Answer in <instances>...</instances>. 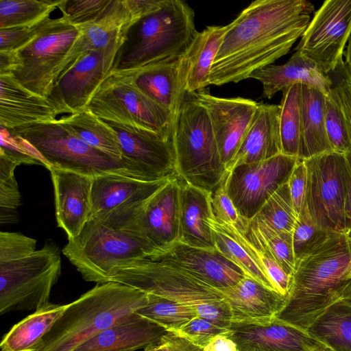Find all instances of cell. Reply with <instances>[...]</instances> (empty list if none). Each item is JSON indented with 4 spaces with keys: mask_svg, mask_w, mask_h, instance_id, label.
<instances>
[{
    "mask_svg": "<svg viewBox=\"0 0 351 351\" xmlns=\"http://www.w3.org/2000/svg\"><path fill=\"white\" fill-rule=\"evenodd\" d=\"M314 11L306 0H256L230 24L213 63L210 85L250 78L287 54Z\"/></svg>",
    "mask_w": 351,
    "mask_h": 351,
    "instance_id": "6da1fadb",
    "label": "cell"
},
{
    "mask_svg": "<svg viewBox=\"0 0 351 351\" xmlns=\"http://www.w3.org/2000/svg\"><path fill=\"white\" fill-rule=\"evenodd\" d=\"M351 279V238L336 233L295 265L286 302L276 318L306 330L340 298Z\"/></svg>",
    "mask_w": 351,
    "mask_h": 351,
    "instance_id": "7a4b0ae2",
    "label": "cell"
},
{
    "mask_svg": "<svg viewBox=\"0 0 351 351\" xmlns=\"http://www.w3.org/2000/svg\"><path fill=\"white\" fill-rule=\"evenodd\" d=\"M147 302V293L123 283L97 284L69 304L44 337L38 351H73L136 312Z\"/></svg>",
    "mask_w": 351,
    "mask_h": 351,
    "instance_id": "3957f363",
    "label": "cell"
},
{
    "mask_svg": "<svg viewBox=\"0 0 351 351\" xmlns=\"http://www.w3.org/2000/svg\"><path fill=\"white\" fill-rule=\"evenodd\" d=\"M197 33L192 8L184 1L165 0L130 28L112 69L136 70L182 56Z\"/></svg>",
    "mask_w": 351,
    "mask_h": 351,
    "instance_id": "277c9868",
    "label": "cell"
},
{
    "mask_svg": "<svg viewBox=\"0 0 351 351\" xmlns=\"http://www.w3.org/2000/svg\"><path fill=\"white\" fill-rule=\"evenodd\" d=\"M171 138L179 177L208 193L224 182L228 171L208 112L189 94L173 119Z\"/></svg>",
    "mask_w": 351,
    "mask_h": 351,
    "instance_id": "5b68a950",
    "label": "cell"
},
{
    "mask_svg": "<svg viewBox=\"0 0 351 351\" xmlns=\"http://www.w3.org/2000/svg\"><path fill=\"white\" fill-rule=\"evenodd\" d=\"M8 130L30 145L47 169L52 167L92 178L116 173L149 181L129 161L112 158L87 145L60 119Z\"/></svg>",
    "mask_w": 351,
    "mask_h": 351,
    "instance_id": "8992f818",
    "label": "cell"
},
{
    "mask_svg": "<svg viewBox=\"0 0 351 351\" xmlns=\"http://www.w3.org/2000/svg\"><path fill=\"white\" fill-rule=\"evenodd\" d=\"M62 252L86 281L97 284L110 282L114 268L156 253L141 237L99 219L88 220Z\"/></svg>",
    "mask_w": 351,
    "mask_h": 351,
    "instance_id": "52a82bcc",
    "label": "cell"
},
{
    "mask_svg": "<svg viewBox=\"0 0 351 351\" xmlns=\"http://www.w3.org/2000/svg\"><path fill=\"white\" fill-rule=\"evenodd\" d=\"M110 282L191 306L199 317L210 304L225 299L220 290L199 280L162 253L114 268Z\"/></svg>",
    "mask_w": 351,
    "mask_h": 351,
    "instance_id": "ba28073f",
    "label": "cell"
},
{
    "mask_svg": "<svg viewBox=\"0 0 351 351\" xmlns=\"http://www.w3.org/2000/svg\"><path fill=\"white\" fill-rule=\"evenodd\" d=\"M88 108L104 121L141 128L171 138V112L145 94L125 71L112 69Z\"/></svg>",
    "mask_w": 351,
    "mask_h": 351,
    "instance_id": "9c48e42d",
    "label": "cell"
},
{
    "mask_svg": "<svg viewBox=\"0 0 351 351\" xmlns=\"http://www.w3.org/2000/svg\"><path fill=\"white\" fill-rule=\"evenodd\" d=\"M60 274L59 249L50 241L29 256L0 263V314L48 305Z\"/></svg>",
    "mask_w": 351,
    "mask_h": 351,
    "instance_id": "30bf717a",
    "label": "cell"
},
{
    "mask_svg": "<svg viewBox=\"0 0 351 351\" xmlns=\"http://www.w3.org/2000/svg\"><path fill=\"white\" fill-rule=\"evenodd\" d=\"M80 33V28L62 16L48 18L28 43L14 51L11 75L29 91L47 99L57 71Z\"/></svg>",
    "mask_w": 351,
    "mask_h": 351,
    "instance_id": "8fae6325",
    "label": "cell"
},
{
    "mask_svg": "<svg viewBox=\"0 0 351 351\" xmlns=\"http://www.w3.org/2000/svg\"><path fill=\"white\" fill-rule=\"evenodd\" d=\"M96 219L141 237L156 250V254L164 252L179 239V177L169 180L147 200L122 206Z\"/></svg>",
    "mask_w": 351,
    "mask_h": 351,
    "instance_id": "7c38bea8",
    "label": "cell"
},
{
    "mask_svg": "<svg viewBox=\"0 0 351 351\" xmlns=\"http://www.w3.org/2000/svg\"><path fill=\"white\" fill-rule=\"evenodd\" d=\"M306 168V206L321 228L346 234L348 167L345 154L325 152L302 160Z\"/></svg>",
    "mask_w": 351,
    "mask_h": 351,
    "instance_id": "4fadbf2b",
    "label": "cell"
},
{
    "mask_svg": "<svg viewBox=\"0 0 351 351\" xmlns=\"http://www.w3.org/2000/svg\"><path fill=\"white\" fill-rule=\"evenodd\" d=\"M298 160L280 154L230 170L225 187L239 215L252 219L268 199L288 182Z\"/></svg>",
    "mask_w": 351,
    "mask_h": 351,
    "instance_id": "5bb4252c",
    "label": "cell"
},
{
    "mask_svg": "<svg viewBox=\"0 0 351 351\" xmlns=\"http://www.w3.org/2000/svg\"><path fill=\"white\" fill-rule=\"evenodd\" d=\"M351 33V0H327L315 12L295 48L324 73L339 62Z\"/></svg>",
    "mask_w": 351,
    "mask_h": 351,
    "instance_id": "9a60e30c",
    "label": "cell"
},
{
    "mask_svg": "<svg viewBox=\"0 0 351 351\" xmlns=\"http://www.w3.org/2000/svg\"><path fill=\"white\" fill-rule=\"evenodd\" d=\"M139 19L128 0H113L97 20L80 27L79 36L57 71L56 81L90 51H101L116 61L129 30Z\"/></svg>",
    "mask_w": 351,
    "mask_h": 351,
    "instance_id": "2e32d148",
    "label": "cell"
},
{
    "mask_svg": "<svg viewBox=\"0 0 351 351\" xmlns=\"http://www.w3.org/2000/svg\"><path fill=\"white\" fill-rule=\"evenodd\" d=\"M106 121L115 132L123 159L149 181L178 177L171 138L138 127Z\"/></svg>",
    "mask_w": 351,
    "mask_h": 351,
    "instance_id": "e0dca14e",
    "label": "cell"
},
{
    "mask_svg": "<svg viewBox=\"0 0 351 351\" xmlns=\"http://www.w3.org/2000/svg\"><path fill=\"white\" fill-rule=\"evenodd\" d=\"M115 60L98 51H90L56 81L47 99L58 115L74 114L88 106Z\"/></svg>",
    "mask_w": 351,
    "mask_h": 351,
    "instance_id": "ac0fdd59",
    "label": "cell"
},
{
    "mask_svg": "<svg viewBox=\"0 0 351 351\" xmlns=\"http://www.w3.org/2000/svg\"><path fill=\"white\" fill-rule=\"evenodd\" d=\"M190 95L207 110L221 160L228 171L258 104L240 97H215L204 90Z\"/></svg>",
    "mask_w": 351,
    "mask_h": 351,
    "instance_id": "d6986e66",
    "label": "cell"
},
{
    "mask_svg": "<svg viewBox=\"0 0 351 351\" xmlns=\"http://www.w3.org/2000/svg\"><path fill=\"white\" fill-rule=\"evenodd\" d=\"M230 335L240 351H329L306 330L278 320L234 322Z\"/></svg>",
    "mask_w": 351,
    "mask_h": 351,
    "instance_id": "ffe728a7",
    "label": "cell"
},
{
    "mask_svg": "<svg viewBox=\"0 0 351 351\" xmlns=\"http://www.w3.org/2000/svg\"><path fill=\"white\" fill-rule=\"evenodd\" d=\"M54 191L58 226L75 238L88 220L93 178L62 169L49 167Z\"/></svg>",
    "mask_w": 351,
    "mask_h": 351,
    "instance_id": "44dd1931",
    "label": "cell"
},
{
    "mask_svg": "<svg viewBox=\"0 0 351 351\" xmlns=\"http://www.w3.org/2000/svg\"><path fill=\"white\" fill-rule=\"evenodd\" d=\"M169 180L145 181L116 173L94 177L88 220L102 217L122 206L144 202Z\"/></svg>",
    "mask_w": 351,
    "mask_h": 351,
    "instance_id": "7402d4cb",
    "label": "cell"
},
{
    "mask_svg": "<svg viewBox=\"0 0 351 351\" xmlns=\"http://www.w3.org/2000/svg\"><path fill=\"white\" fill-rule=\"evenodd\" d=\"M193 276L219 290L237 285L243 271L216 249L191 247L179 241L162 252Z\"/></svg>",
    "mask_w": 351,
    "mask_h": 351,
    "instance_id": "603a6c76",
    "label": "cell"
},
{
    "mask_svg": "<svg viewBox=\"0 0 351 351\" xmlns=\"http://www.w3.org/2000/svg\"><path fill=\"white\" fill-rule=\"evenodd\" d=\"M47 98L21 85L12 75H0V126L8 130L56 119Z\"/></svg>",
    "mask_w": 351,
    "mask_h": 351,
    "instance_id": "cb8c5ba5",
    "label": "cell"
},
{
    "mask_svg": "<svg viewBox=\"0 0 351 351\" xmlns=\"http://www.w3.org/2000/svg\"><path fill=\"white\" fill-rule=\"evenodd\" d=\"M228 302L234 322L271 321L284 307L287 298L252 278L220 290Z\"/></svg>",
    "mask_w": 351,
    "mask_h": 351,
    "instance_id": "d4e9b609",
    "label": "cell"
},
{
    "mask_svg": "<svg viewBox=\"0 0 351 351\" xmlns=\"http://www.w3.org/2000/svg\"><path fill=\"white\" fill-rule=\"evenodd\" d=\"M182 56L166 59L136 70L120 71L130 73L138 88L167 108L174 119L188 95L184 90Z\"/></svg>",
    "mask_w": 351,
    "mask_h": 351,
    "instance_id": "484cf974",
    "label": "cell"
},
{
    "mask_svg": "<svg viewBox=\"0 0 351 351\" xmlns=\"http://www.w3.org/2000/svg\"><path fill=\"white\" fill-rule=\"evenodd\" d=\"M167 332L162 326L135 312L73 351H135L159 343Z\"/></svg>",
    "mask_w": 351,
    "mask_h": 351,
    "instance_id": "4316f807",
    "label": "cell"
},
{
    "mask_svg": "<svg viewBox=\"0 0 351 351\" xmlns=\"http://www.w3.org/2000/svg\"><path fill=\"white\" fill-rule=\"evenodd\" d=\"M280 112V105L258 104L228 171L236 166L265 160L282 154Z\"/></svg>",
    "mask_w": 351,
    "mask_h": 351,
    "instance_id": "83f0119b",
    "label": "cell"
},
{
    "mask_svg": "<svg viewBox=\"0 0 351 351\" xmlns=\"http://www.w3.org/2000/svg\"><path fill=\"white\" fill-rule=\"evenodd\" d=\"M179 177V176H178ZM180 225L178 241L197 248L214 250L211 228L210 193L179 177Z\"/></svg>",
    "mask_w": 351,
    "mask_h": 351,
    "instance_id": "f1b7e54d",
    "label": "cell"
},
{
    "mask_svg": "<svg viewBox=\"0 0 351 351\" xmlns=\"http://www.w3.org/2000/svg\"><path fill=\"white\" fill-rule=\"evenodd\" d=\"M250 78L261 82L263 96L268 99L295 83L317 88L325 95L330 93L332 86L327 74L299 51H295L287 62L265 66L254 72Z\"/></svg>",
    "mask_w": 351,
    "mask_h": 351,
    "instance_id": "f546056e",
    "label": "cell"
},
{
    "mask_svg": "<svg viewBox=\"0 0 351 351\" xmlns=\"http://www.w3.org/2000/svg\"><path fill=\"white\" fill-rule=\"evenodd\" d=\"M228 25L208 26L197 33L182 56L184 90L189 95L204 90Z\"/></svg>",
    "mask_w": 351,
    "mask_h": 351,
    "instance_id": "4dcf8cb0",
    "label": "cell"
},
{
    "mask_svg": "<svg viewBox=\"0 0 351 351\" xmlns=\"http://www.w3.org/2000/svg\"><path fill=\"white\" fill-rule=\"evenodd\" d=\"M326 95L317 88L302 84L300 160L332 152L325 128Z\"/></svg>",
    "mask_w": 351,
    "mask_h": 351,
    "instance_id": "1f68e13d",
    "label": "cell"
},
{
    "mask_svg": "<svg viewBox=\"0 0 351 351\" xmlns=\"http://www.w3.org/2000/svg\"><path fill=\"white\" fill-rule=\"evenodd\" d=\"M68 304L49 303L16 324L5 335L1 351H38L44 337L67 308Z\"/></svg>",
    "mask_w": 351,
    "mask_h": 351,
    "instance_id": "d6a6232c",
    "label": "cell"
},
{
    "mask_svg": "<svg viewBox=\"0 0 351 351\" xmlns=\"http://www.w3.org/2000/svg\"><path fill=\"white\" fill-rule=\"evenodd\" d=\"M306 331L329 351H351V302L339 298L327 307Z\"/></svg>",
    "mask_w": 351,
    "mask_h": 351,
    "instance_id": "836d02e7",
    "label": "cell"
},
{
    "mask_svg": "<svg viewBox=\"0 0 351 351\" xmlns=\"http://www.w3.org/2000/svg\"><path fill=\"white\" fill-rule=\"evenodd\" d=\"M60 119L91 147L112 158L125 160L114 130L88 108Z\"/></svg>",
    "mask_w": 351,
    "mask_h": 351,
    "instance_id": "e575fe53",
    "label": "cell"
},
{
    "mask_svg": "<svg viewBox=\"0 0 351 351\" xmlns=\"http://www.w3.org/2000/svg\"><path fill=\"white\" fill-rule=\"evenodd\" d=\"M302 84L282 90L280 112L282 154L298 158L302 135Z\"/></svg>",
    "mask_w": 351,
    "mask_h": 351,
    "instance_id": "d590c367",
    "label": "cell"
},
{
    "mask_svg": "<svg viewBox=\"0 0 351 351\" xmlns=\"http://www.w3.org/2000/svg\"><path fill=\"white\" fill-rule=\"evenodd\" d=\"M297 217L287 182L268 199L250 222L259 230L293 232Z\"/></svg>",
    "mask_w": 351,
    "mask_h": 351,
    "instance_id": "8d00e7d4",
    "label": "cell"
},
{
    "mask_svg": "<svg viewBox=\"0 0 351 351\" xmlns=\"http://www.w3.org/2000/svg\"><path fill=\"white\" fill-rule=\"evenodd\" d=\"M208 224L211 228L213 243L217 251L239 267L246 276L275 290L263 269L223 225L217 222L213 216L209 219Z\"/></svg>",
    "mask_w": 351,
    "mask_h": 351,
    "instance_id": "74e56055",
    "label": "cell"
},
{
    "mask_svg": "<svg viewBox=\"0 0 351 351\" xmlns=\"http://www.w3.org/2000/svg\"><path fill=\"white\" fill-rule=\"evenodd\" d=\"M62 0H0V29L32 26L49 17Z\"/></svg>",
    "mask_w": 351,
    "mask_h": 351,
    "instance_id": "f35d334b",
    "label": "cell"
},
{
    "mask_svg": "<svg viewBox=\"0 0 351 351\" xmlns=\"http://www.w3.org/2000/svg\"><path fill=\"white\" fill-rule=\"evenodd\" d=\"M147 304L136 313L167 331L178 332L188 322L197 316L195 308L176 300L154 294H147Z\"/></svg>",
    "mask_w": 351,
    "mask_h": 351,
    "instance_id": "ab89813d",
    "label": "cell"
},
{
    "mask_svg": "<svg viewBox=\"0 0 351 351\" xmlns=\"http://www.w3.org/2000/svg\"><path fill=\"white\" fill-rule=\"evenodd\" d=\"M18 162L0 152V221L15 223L17 208L21 204V193L14 177Z\"/></svg>",
    "mask_w": 351,
    "mask_h": 351,
    "instance_id": "60d3db41",
    "label": "cell"
},
{
    "mask_svg": "<svg viewBox=\"0 0 351 351\" xmlns=\"http://www.w3.org/2000/svg\"><path fill=\"white\" fill-rule=\"evenodd\" d=\"M319 226L305 205L298 215L293 231V247L296 263L336 234Z\"/></svg>",
    "mask_w": 351,
    "mask_h": 351,
    "instance_id": "b9f144b4",
    "label": "cell"
},
{
    "mask_svg": "<svg viewBox=\"0 0 351 351\" xmlns=\"http://www.w3.org/2000/svg\"><path fill=\"white\" fill-rule=\"evenodd\" d=\"M325 128L333 152L346 154L351 151V139L339 103L332 92L326 95Z\"/></svg>",
    "mask_w": 351,
    "mask_h": 351,
    "instance_id": "7bdbcfd3",
    "label": "cell"
},
{
    "mask_svg": "<svg viewBox=\"0 0 351 351\" xmlns=\"http://www.w3.org/2000/svg\"><path fill=\"white\" fill-rule=\"evenodd\" d=\"M113 0H62L58 8L62 16L80 28L97 20Z\"/></svg>",
    "mask_w": 351,
    "mask_h": 351,
    "instance_id": "ee69618b",
    "label": "cell"
},
{
    "mask_svg": "<svg viewBox=\"0 0 351 351\" xmlns=\"http://www.w3.org/2000/svg\"><path fill=\"white\" fill-rule=\"evenodd\" d=\"M250 223L252 224L251 222ZM252 226L263 239L276 260L285 271L293 277L295 268L293 232H276L270 230H259L253 225Z\"/></svg>",
    "mask_w": 351,
    "mask_h": 351,
    "instance_id": "f6af8a7d",
    "label": "cell"
},
{
    "mask_svg": "<svg viewBox=\"0 0 351 351\" xmlns=\"http://www.w3.org/2000/svg\"><path fill=\"white\" fill-rule=\"evenodd\" d=\"M0 152L3 153L19 165L36 164L45 167V162L30 145L3 126H0Z\"/></svg>",
    "mask_w": 351,
    "mask_h": 351,
    "instance_id": "bcb514c9",
    "label": "cell"
},
{
    "mask_svg": "<svg viewBox=\"0 0 351 351\" xmlns=\"http://www.w3.org/2000/svg\"><path fill=\"white\" fill-rule=\"evenodd\" d=\"M327 75L332 82L331 90L342 109L351 139V75L343 59Z\"/></svg>",
    "mask_w": 351,
    "mask_h": 351,
    "instance_id": "7dc6e473",
    "label": "cell"
},
{
    "mask_svg": "<svg viewBox=\"0 0 351 351\" xmlns=\"http://www.w3.org/2000/svg\"><path fill=\"white\" fill-rule=\"evenodd\" d=\"M36 240L19 232H0V263L29 256L36 251Z\"/></svg>",
    "mask_w": 351,
    "mask_h": 351,
    "instance_id": "c3c4849f",
    "label": "cell"
},
{
    "mask_svg": "<svg viewBox=\"0 0 351 351\" xmlns=\"http://www.w3.org/2000/svg\"><path fill=\"white\" fill-rule=\"evenodd\" d=\"M230 329L219 326L211 322L196 316L177 332L199 347H205L215 337L227 332Z\"/></svg>",
    "mask_w": 351,
    "mask_h": 351,
    "instance_id": "681fc988",
    "label": "cell"
},
{
    "mask_svg": "<svg viewBox=\"0 0 351 351\" xmlns=\"http://www.w3.org/2000/svg\"><path fill=\"white\" fill-rule=\"evenodd\" d=\"M224 182L210 193V206L212 215L219 223L236 226L241 222L243 217L239 215L233 202L228 196Z\"/></svg>",
    "mask_w": 351,
    "mask_h": 351,
    "instance_id": "f907efd6",
    "label": "cell"
},
{
    "mask_svg": "<svg viewBox=\"0 0 351 351\" xmlns=\"http://www.w3.org/2000/svg\"><path fill=\"white\" fill-rule=\"evenodd\" d=\"M48 18L32 26L0 29V51H15L23 47L37 34Z\"/></svg>",
    "mask_w": 351,
    "mask_h": 351,
    "instance_id": "816d5d0a",
    "label": "cell"
},
{
    "mask_svg": "<svg viewBox=\"0 0 351 351\" xmlns=\"http://www.w3.org/2000/svg\"><path fill=\"white\" fill-rule=\"evenodd\" d=\"M290 195L295 211L298 215L306 203L307 172L304 162L299 159L288 180Z\"/></svg>",
    "mask_w": 351,
    "mask_h": 351,
    "instance_id": "f5cc1de1",
    "label": "cell"
},
{
    "mask_svg": "<svg viewBox=\"0 0 351 351\" xmlns=\"http://www.w3.org/2000/svg\"><path fill=\"white\" fill-rule=\"evenodd\" d=\"M160 343L162 351H203V348L175 332L167 331Z\"/></svg>",
    "mask_w": 351,
    "mask_h": 351,
    "instance_id": "db71d44e",
    "label": "cell"
},
{
    "mask_svg": "<svg viewBox=\"0 0 351 351\" xmlns=\"http://www.w3.org/2000/svg\"><path fill=\"white\" fill-rule=\"evenodd\" d=\"M229 332L230 330L215 337L203 348V351H240Z\"/></svg>",
    "mask_w": 351,
    "mask_h": 351,
    "instance_id": "11a10c76",
    "label": "cell"
},
{
    "mask_svg": "<svg viewBox=\"0 0 351 351\" xmlns=\"http://www.w3.org/2000/svg\"><path fill=\"white\" fill-rule=\"evenodd\" d=\"M348 167V185L345 204L346 232L351 227V151L345 154Z\"/></svg>",
    "mask_w": 351,
    "mask_h": 351,
    "instance_id": "9f6ffc18",
    "label": "cell"
},
{
    "mask_svg": "<svg viewBox=\"0 0 351 351\" xmlns=\"http://www.w3.org/2000/svg\"><path fill=\"white\" fill-rule=\"evenodd\" d=\"M14 65V51H0V75L11 74Z\"/></svg>",
    "mask_w": 351,
    "mask_h": 351,
    "instance_id": "6f0895ef",
    "label": "cell"
},
{
    "mask_svg": "<svg viewBox=\"0 0 351 351\" xmlns=\"http://www.w3.org/2000/svg\"><path fill=\"white\" fill-rule=\"evenodd\" d=\"M345 56L346 61L344 62L350 75H351V33L348 40V45Z\"/></svg>",
    "mask_w": 351,
    "mask_h": 351,
    "instance_id": "680465c9",
    "label": "cell"
},
{
    "mask_svg": "<svg viewBox=\"0 0 351 351\" xmlns=\"http://www.w3.org/2000/svg\"><path fill=\"white\" fill-rule=\"evenodd\" d=\"M340 298L346 299L351 302V279L342 288Z\"/></svg>",
    "mask_w": 351,
    "mask_h": 351,
    "instance_id": "91938a15",
    "label": "cell"
},
{
    "mask_svg": "<svg viewBox=\"0 0 351 351\" xmlns=\"http://www.w3.org/2000/svg\"><path fill=\"white\" fill-rule=\"evenodd\" d=\"M144 351H162L160 343L150 346L145 348Z\"/></svg>",
    "mask_w": 351,
    "mask_h": 351,
    "instance_id": "94428289",
    "label": "cell"
},
{
    "mask_svg": "<svg viewBox=\"0 0 351 351\" xmlns=\"http://www.w3.org/2000/svg\"><path fill=\"white\" fill-rule=\"evenodd\" d=\"M346 235L347 237L351 238V227L346 232Z\"/></svg>",
    "mask_w": 351,
    "mask_h": 351,
    "instance_id": "6125c7cd",
    "label": "cell"
}]
</instances>
